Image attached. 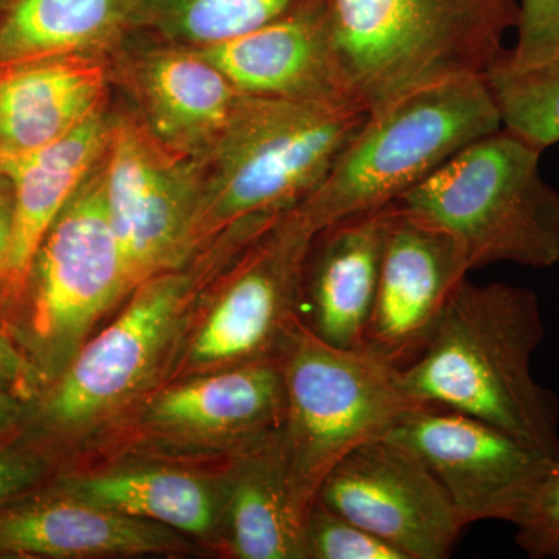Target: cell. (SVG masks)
Listing matches in <instances>:
<instances>
[{"label": "cell", "instance_id": "obj_1", "mask_svg": "<svg viewBox=\"0 0 559 559\" xmlns=\"http://www.w3.org/2000/svg\"><path fill=\"white\" fill-rule=\"evenodd\" d=\"M546 334L538 294L468 277L455 288L421 353L400 369L415 403L484 419L555 457L559 401L532 373Z\"/></svg>", "mask_w": 559, "mask_h": 559}, {"label": "cell", "instance_id": "obj_2", "mask_svg": "<svg viewBox=\"0 0 559 559\" xmlns=\"http://www.w3.org/2000/svg\"><path fill=\"white\" fill-rule=\"evenodd\" d=\"M342 80L369 114L419 87L484 75L516 27L514 0H320Z\"/></svg>", "mask_w": 559, "mask_h": 559}, {"label": "cell", "instance_id": "obj_3", "mask_svg": "<svg viewBox=\"0 0 559 559\" xmlns=\"http://www.w3.org/2000/svg\"><path fill=\"white\" fill-rule=\"evenodd\" d=\"M540 153L511 132L474 140L401 197V209L447 231L468 271L495 263L559 264V191Z\"/></svg>", "mask_w": 559, "mask_h": 559}, {"label": "cell", "instance_id": "obj_4", "mask_svg": "<svg viewBox=\"0 0 559 559\" xmlns=\"http://www.w3.org/2000/svg\"><path fill=\"white\" fill-rule=\"evenodd\" d=\"M369 116L358 103L241 94L213 142L212 179L197 218L221 227L296 210L325 182Z\"/></svg>", "mask_w": 559, "mask_h": 559}, {"label": "cell", "instance_id": "obj_5", "mask_svg": "<svg viewBox=\"0 0 559 559\" xmlns=\"http://www.w3.org/2000/svg\"><path fill=\"white\" fill-rule=\"evenodd\" d=\"M499 130L502 123L484 75L419 87L370 114L325 182L296 212L318 231L399 202L459 151Z\"/></svg>", "mask_w": 559, "mask_h": 559}, {"label": "cell", "instance_id": "obj_6", "mask_svg": "<svg viewBox=\"0 0 559 559\" xmlns=\"http://www.w3.org/2000/svg\"><path fill=\"white\" fill-rule=\"evenodd\" d=\"M282 451L294 507L304 520L331 469L367 441L381 439L418 406L399 367L364 349L331 347L297 325L282 360Z\"/></svg>", "mask_w": 559, "mask_h": 559}, {"label": "cell", "instance_id": "obj_7", "mask_svg": "<svg viewBox=\"0 0 559 559\" xmlns=\"http://www.w3.org/2000/svg\"><path fill=\"white\" fill-rule=\"evenodd\" d=\"M28 288V341L43 370L69 362L95 320L131 288L102 175L80 187L50 227Z\"/></svg>", "mask_w": 559, "mask_h": 559}, {"label": "cell", "instance_id": "obj_8", "mask_svg": "<svg viewBox=\"0 0 559 559\" xmlns=\"http://www.w3.org/2000/svg\"><path fill=\"white\" fill-rule=\"evenodd\" d=\"M320 502L399 550L447 559L465 525L417 452L390 437L360 444L330 471Z\"/></svg>", "mask_w": 559, "mask_h": 559}, {"label": "cell", "instance_id": "obj_9", "mask_svg": "<svg viewBox=\"0 0 559 559\" xmlns=\"http://www.w3.org/2000/svg\"><path fill=\"white\" fill-rule=\"evenodd\" d=\"M388 437L425 460L465 527L516 524L554 459L484 419L428 404L412 407Z\"/></svg>", "mask_w": 559, "mask_h": 559}, {"label": "cell", "instance_id": "obj_10", "mask_svg": "<svg viewBox=\"0 0 559 559\" xmlns=\"http://www.w3.org/2000/svg\"><path fill=\"white\" fill-rule=\"evenodd\" d=\"M108 146L103 194L132 288L175 259L198 200L186 171L134 124H120Z\"/></svg>", "mask_w": 559, "mask_h": 559}, {"label": "cell", "instance_id": "obj_11", "mask_svg": "<svg viewBox=\"0 0 559 559\" xmlns=\"http://www.w3.org/2000/svg\"><path fill=\"white\" fill-rule=\"evenodd\" d=\"M468 274L457 242L400 205L360 349L399 369L407 366L428 344L452 294Z\"/></svg>", "mask_w": 559, "mask_h": 559}, {"label": "cell", "instance_id": "obj_12", "mask_svg": "<svg viewBox=\"0 0 559 559\" xmlns=\"http://www.w3.org/2000/svg\"><path fill=\"white\" fill-rule=\"evenodd\" d=\"M187 288L183 275L145 280L127 310L69 360L44 404L47 421L81 425L128 395L170 336Z\"/></svg>", "mask_w": 559, "mask_h": 559}, {"label": "cell", "instance_id": "obj_13", "mask_svg": "<svg viewBox=\"0 0 559 559\" xmlns=\"http://www.w3.org/2000/svg\"><path fill=\"white\" fill-rule=\"evenodd\" d=\"M198 55L245 95L356 103L337 69L320 0Z\"/></svg>", "mask_w": 559, "mask_h": 559}, {"label": "cell", "instance_id": "obj_14", "mask_svg": "<svg viewBox=\"0 0 559 559\" xmlns=\"http://www.w3.org/2000/svg\"><path fill=\"white\" fill-rule=\"evenodd\" d=\"M108 142L105 124L94 114L36 148L0 151V178L13 186L9 261L0 289L3 304L20 300L27 290L44 238Z\"/></svg>", "mask_w": 559, "mask_h": 559}, {"label": "cell", "instance_id": "obj_15", "mask_svg": "<svg viewBox=\"0 0 559 559\" xmlns=\"http://www.w3.org/2000/svg\"><path fill=\"white\" fill-rule=\"evenodd\" d=\"M399 210V202H392L316 231L318 249L305 286L310 323L304 326L331 347L362 348L382 257Z\"/></svg>", "mask_w": 559, "mask_h": 559}, {"label": "cell", "instance_id": "obj_16", "mask_svg": "<svg viewBox=\"0 0 559 559\" xmlns=\"http://www.w3.org/2000/svg\"><path fill=\"white\" fill-rule=\"evenodd\" d=\"M316 231L299 213L286 216L274 241L230 283L194 340L198 362L266 360L285 323L294 286Z\"/></svg>", "mask_w": 559, "mask_h": 559}, {"label": "cell", "instance_id": "obj_17", "mask_svg": "<svg viewBox=\"0 0 559 559\" xmlns=\"http://www.w3.org/2000/svg\"><path fill=\"white\" fill-rule=\"evenodd\" d=\"M179 539L164 525L138 520L62 496L28 498L0 506V555L76 558L98 555L164 554Z\"/></svg>", "mask_w": 559, "mask_h": 559}, {"label": "cell", "instance_id": "obj_18", "mask_svg": "<svg viewBox=\"0 0 559 559\" xmlns=\"http://www.w3.org/2000/svg\"><path fill=\"white\" fill-rule=\"evenodd\" d=\"M98 62L66 55L0 66V151L36 148L98 114Z\"/></svg>", "mask_w": 559, "mask_h": 559}, {"label": "cell", "instance_id": "obj_19", "mask_svg": "<svg viewBox=\"0 0 559 559\" xmlns=\"http://www.w3.org/2000/svg\"><path fill=\"white\" fill-rule=\"evenodd\" d=\"M153 417L176 428L227 436H257L285 418L282 362L245 364L168 390Z\"/></svg>", "mask_w": 559, "mask_h": 559}, {"label": "cell", "instance_id": "obj_20", "mask_svg": "<svg viewBox=\"0 0 559 559\" xmlns=\"http://www.w3.org/2000/svg\"><path fill=\"white\" fill-rule=\"evenodd\" d=\"M142 87L157 130L171 142H215L241 92L200 55H160L145 66Z\"/></svg>", "mask_w": 559, "mask_h": 559}, {"label": "cell", "instance_id": "obj_21", "mask_svg": "<svg viewBox=\"0 0 559 559\" xmlns=\"http://www.w3.org/2000/svg\"><path fill=\"white\" fill-rule=\"evenodd\" d=\"M131 0H7L0 9V66L75 55L108 38Z\"/></svg>", "mask_w": 559, "mask_h": 559}, {"label": "cell", "instance_id": "obj_22", "mask_svg": "<svg viewBox=\"0 0 559 559\" xmlns=\"http://www.w3.org/2000/svg\"><path fill=\"white\" fill-rule=\"evenodd\" d=\"M227 516L235 557L307 558L304 520L290 499L280 447L252 460L238 476Z\"/></svg>", "mask_w": 559, "mask_h": 559}, {"label": "cell", "instance_id": "obj_23", "mask_svg": "<svg viewBox=\"0 0 559 559\" xmlns=\"http://www.w3.org/2000/svg\"><path fill=\"white\" fill-rule=\"evenodd\" d=\"M72 498L156 522L187 533H204L215 522V502L207 488L189 474L134 471L81 479L66 487Z\"/></svg>", "mask_w": 559, "mask_h": 559}, {"label": "cell", "instance_id": "obj_24", "mask_svg": "<svg viewBox=\"0 0 559 559\" xmlns=\"http://www.w3.org/2000/svg\"><path fill=\"white\" fill-rule=\"evenodd\" d=\"M502 130L540 151L559 142V50L532 66L513 64L509 51L484 73Z\"/></svg>", "mask_w": 559, "mask_h": 559}, {"label": "cell", "instance_id": "obj_25", "mask_svg": "<svg viewBox=\"0 0 559 559\" xmlns=\"http://www.w3.org/2000/svg\"><path fill=\"white\" fill-rule=\"evenodd\" d=\"M297 0H156L162 27L202 47L263 27Z\"/></svg>", "mask_w": 559, "mask_h": 559}, {"label": "cell", "instance_id": "obj_26", "mask_svg": "<svg viewBox=\"0 0 559 559\" xmlns=\"http://www.w3.org/2000/svg\"><path fill=\"white\" fill-rule=\"evenodd\" d=\"M304 540L307 558L404 559L399 550L319 499L312 500L305 511Z\"/></svg>", "mask_w": 559, "mask_h": 559}, {"label": "cell", "instance_id": "obj_27", "mask_svg": "<svg viewBox=\"0 0 559 559\" xmlns=\"http://www.w3.org/2000/svg\"><path fill=\"white\" fill-rule=\"evenodd\" d=\"M514 527L527 557L559 559V450Z\"/></svg>", "mask_w": 559, "mask_h": 559}, {"label": "cell", "instance_id": "obj_28", "mask_svg": "<svg viewBox=\"0 0 559 559\" xmlns=\"http://www.w3.org/2000/svg\"><path fill=\"white\" fill-rule=\"evenodd\" d=\"M516 28L510 61L524 68L547 60L559 50V0H522Z\"/></svg>", "mask_w": 559, "mask_h": 559}, {"label": "cell", "instance_id": "obj_29", "mask_svg": "<svg viewBox=\"0 0 559 559\" xmlns=\"http://www.w3.org/2000/svg\"><path fill=\"white\" fill-rule=\"evenodd\" d=\"M46 371L0 329V392L27 401L38 395Z\"/></svg>", "mask_w": 559, "mask_h": 559}, {"label": "cell", "instance_id": "obj_30", "mask_svg": "<svg viewBox=\"0 0 559 559\" xmlns=\"http://www.w3.org/2000/svg\"><path fill=\"white\" fill-rule=\"evenodd\" d=\"M43 473V463L32 452L0 443V506L32 491Z\"/></svg>", "mask_w": 559, "mask_h": 559}, {"label": "cell", "instance_id": "obj_31", "mask_svg": "<svg viewBox=\"0 0 559 559\" xmlns=\"http://www.w3.org/2000/svg\"><path fill=\"white\" fill-rule=\"evenodd\" d=\"M11 240V202L0 198V289H2L3 275H5L7 261H9Z\"/></svg>", "mask_w": 559, "mask_h": 559}, {"label": "cell", "instance_id": "obj_32", "mask_svg": "<svg viewBox=\"0 0 559 559\" xmlns=\"http://www.w3.org/2000/svg\"><path fill=\"white\" fill-rule=\"evenodd\" d=\"M10 395L7 393L0 392V430H2L3 426L7 425V421L10 419Z\"/></svg>", "mask_w": 559, "mask_h": 559}]
</instances>
